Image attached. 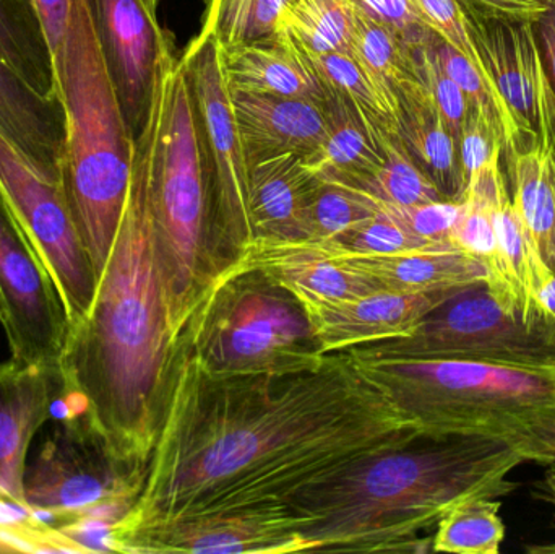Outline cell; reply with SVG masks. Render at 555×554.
Here are the masks:
<instances>
[{
	"label": "cell",
	"mask_w": 555,
	"mask_h": 554,
	"mask_svg": "<svg viewBox=\"0 0 555 554\" xmlns=\"http://www.w3.org/2000/svg\"><path fill=\"white\" fill-rule=\"evenodd\" d=\"M421 433L348 351L297 373L218 377L176 344L142 493L117 540L168 520L286 506L349 462Z\"/></svg>",
	"instance_id": "cell-1"
},
{
	"label": "cell",
	"mask_w": 555,
	"mask_h": 554,
	"mask_svg": "<svg viewBox=\"0 0 555 554\" xmlns=\"http://www.w3.org/2000/svg\"><path fill=\"white\" fill-rule=\"evenodd\" d=\"M153 117L133 146L122 220L88 314L62 357L68 412L85 413L117 458L149 467L168 392L176 340L156 260L150 210Z\"/></svg>",
	"instance_id": "cell-2"
},
{
	"label": "cell",
	"mask_w": 555,
	"mask_h": 554,
	"mask_svg": "<svg viewBox=\"0 0 555 554\" xmlns=\"http://www.w3.org/2000/svg\"><path fill=\"white\" fill-rule=\"evenodd\" d=\"M525 459L499 439L417 433L362 455L297 493L289 503L310 552L433 550L421 533L456 504L507 497Z\"/></svg>",
	"instance_id": "cell-3"
},
{
	"label": "cell",
	"mask_w": 555,
	"mask_h": 554,
	"mask_svg": "<svg viewBox=\"0 0 555 554\" xmlns=\"http://www.w3.org/2000/svg\"><path fill=\"white\" fill-rule=\"evenodd\" d=\"M348 351L421 433L476 435L555 465V364L400 360Z\"/></svg>",
	"instance_id": "cell-4"
},
{
	"label": "cell",
	"mask_w": 555,
	"mask_h": 554,
	"mask_svg": "<svg viewBox=\"0 0 555 554\" xmlns=\"http://www.w3.org/2000/svg\"><path fill=\"white\" fill-rule=\"evenodd\" d=\"M152 117L150 210L169 328L178 344L220 269L210 171L184 64L172 38L159 59Z\"/></svg>",
	"instance_id": "cell-5"
},
{
	"label": "cell",
	"mask_w": 555,
	"mask_h": 554,
	"mask_svg": "<svg viewBox=\"0 0 555 554\" xmlns=\"http://www.w3.org/2000/svg\"><path fill=\"white\" fill-rule=\"evenodd\" d=\"M54 72L67 114L61 184L100 280L122 220L135 140L101 57L85 0H72L67 33L54 52Z\"/></svg>",
	"instance_id": "cell-6"
},
{
	"label": "cell",
	"mask_w": 555,
	"mask_h": 554,
	"mask_svg": "<svg viewBox=\"0 0 555 554\" xmlns=\"http://www.w3.org/2000/svg\"><path fill=\"white\" fill-rule=\"evenodd\" d=\"M178 344L218 377L297 373L325 358L302 302L260 270L237 266L211 280Z\"/></svg>",
	"instance_id": "cell-7"
},
{
	"label": "cell",
	"mask_w": 555,
	"mask_h": 554,
	"mask_svg": "<svg viewBox=\"0 0 555 554\" xmlns=\"http://www.w3.org/2000/svg\"><path fill=\"white\" fill-rule=\"evenodd\" d=\"M146 467L117 458L85 413L67 412L25 468V504L62 529L116 527L145 484Z\"/></svg>",
	"instance_id": "cell-8"
},
{
	"label": "cell",
	"mask_w": 555,
	"mask_h": 554,
	"mask_svg": "<svg viewBox=\"0 0 555 554\" xmlns=\"http://www.w3.org/2000/svg\"><path fill=\"white\" fill-rule=\"evenodd\" d=\"M362 353L400 360L555 364V322L505 311L486 279L460 286L403 337L359 347Z\"/></svg>",
	"instance_id": "cell-9"
},
{
	"label": "cell",
	"mask_w": 555,
	"mask_h": 554,
	"mask_svg": "<svg viewBox=\"0 0 555 554\" xmlns=\"http://www.w3.org/2000/svg\"><path fill=\"white\" fill-rule=\"evenodd\" d=\"M202 149L214 189L218 269L231 266L256 240L250 217V165L224 72L223 46L201 28L182 52ZM218 272V273H220Z\"/></svg>",
	"instance_id": "cell-10"
},
{
	"label": "cell",
	"mask_w": 555,
	"mask_h": 554,
	"mask_svg": "<svg viewBox=\"0 0 555 554\" xmlns=\"http://www.w3.org/2000/svg\"><path fill=\"white\" fill-rule=\"evenodd\" d=\"M0 324L13 363L62 374L70 319L41 254L0 191Z\"/></svg>",
	"instance_id": "cell-11"
},
{
	"label": "cell",
	"mask_w": 555,
	"mask_h": 554,
	"mask_svg": "<svg viewBox=\"0 0 555 554\" xmlns=\"http://www.w3.org/2000/svg\"><path fill=\"white\" fill-rule=\"evenodd\" d=\"M0 191L51 270L72 327L90 311L98 280L61 182L42 178L0 137Z\"/></svg>",
	"instance_id": "cell-12"
},
{
	"label": "cell",
	"mask_w": 555,
	"mask_h": 554,
	"mask_svg": "<svg viewBox=\"0 0 555 554\" xmlns=\"http://www.w3.org/2000/svg\"><path fill=\"white\" fill-rule=\"evenodd\" d=\"M310 552L287 506L168 520L127 533L117 553L284 554Z\"/></svg>",
	"instance_id": "cell-13"
},
{
	"label": "cell",
	"mask_w": 555,
	"mask_h": 554,
	"mask_svg": "<svg viewBox=\"0 0 555 554\" xmlns=\"http://www.w3.org/2000/svg\"><path fill=\"white\" fill-rule=\"evenodd\" d=\"M482 70L507 106L517 132L514 150L543 146L541 64L531 20L460 3Z\"/></svg>",
	"instance_id": "cell-14"
},
{
	"label": "cell",
	"mask_w": 555,
	"mask_h": 554,
	"mask_svg": "<svg viewBox=\"0 0 555 554\" xmlns=\"http://www.w3.org/2000/svg\"><path fill=\"white\" fill-rule=\"evenodd\" d=\"M101 57L133 140L155 98L156 72L171 35L140 0H85Z\"/></svg>",
	"instance_id": "cell-15"
},
{
	"label": "cell",
	"mask_w": 555,
	"mask_h": 554,
	"mask_svg": "<svg viewBox=\"0 0 555 554\" xmlns=\"http://www.w3.org/2000/svg\"><path fill=\"white\" fill-rule=\"evenodd\" d=\"M460 286L429 293L390 289L335 302L302 305L323 355L403 337Z\"/></svg>",
	"instance_id": "cell-16"
},
{
	"label": "cell",
	"mask_w": 555,
	"mask_h": 554,
	"mask_svg": "<svg viewBox=\"0 0 555 554\" xmlns=\"http://www.w3.org/2000/svg\"><path fill=\"white\" fill-rule=\"evenodd\" d=\"M231 266L260 270L302 305L335 302L380 292V285L336 259L323 241L254 240Z\"/></svg>",
	"instance_id": "cell-17"
},
{
	"label": "cell",
	"mask_w": 555,
	"mask_h": 554,
	"mask_svg": "<svg viewBox=\"0 0 555 554\" xmlns=\"http://www.w3.org/2000/svg\"><path fill=\"white\" fill-rule=\"evenodd\" d=\"M64 397L62 374L25 364H0V501L26 510L29 446Z\"/></svg>",
	"instance_id": "cell-18"
},
{
	"label": "cell",
	"mask_w": 555,
	"mask_h": 554,
	"mask_svg": "<svg viewBox=\"0 0 555 554\" xmlns=\"http://www.w3.org/2000/svg\"><path fill=\"white\" fill-rule=\"evenodd\" d=\"M231 91L250 166L280 155L307 159L322 149L328 130L323 101Z\"/></svg>",
	"instance_id": "cell-19"
},
{
	"label": "cell",
	"mask_w": 555,
	"mask_h": 554,
	"mask_svg": "<svg viewBox=\"0 0 555 554\" xmlns=\"http://www.w3.org/2000/svg\"><path fill=\"white\" fill-rule=\"evenodd\" d=\"M0 137L42 178L61 182L67 114L61 94L44 96L0 57Z\"/></svg>",
	"instance_id": "cell-20"
},
{
	"label": "cell",
	"mask_w": 555,
	"mask_h": 554,
	"mask_svg": "<svg viewBox=\"0 0 555 554\" xmlns=\"http://www.w3.org/2000/svg\"><path fill=\"white\" fill-rule=\"evenodd\" d=\"M320 178L302 156L280 155L250 166V217L256 240L310 237V204Z\"/></svg>",
	"instance_id": "cell-21"
},
{
	"label": "cell",
	"mask_w": 555,
	"mask_h": 554,
	"mask_svg": "<svg viewBox=\"0 0 555 554\" xmlns=\"http://www.w3.org/2000/svg\"><path fill=\"white\" fill-rule=\"evenodd\" d=\"M395 101L398 136L408 155L446 201H465L466 181L459 145L426 85L421 80L406 85L397 91Z\"/></svg>",
	"instance_id": "cell-22"
},
{
	"label": "cell",
	"mask_w": 555,
	"mask_h": 554,
	"mask_svg": "<svg viewBox=\"0 0 555 554\" xmlns=\"http://www.w3.org/2000/svg\"><path fill=\"white\" fill-rule=\"evenodd\" d=\"M336 259L349 263L378 283L384 289L398 293H429L488 280L486 267L479 260L453 246L427 247L397 254L348 253L323 241Z\"/></svg>",
	"instance_id": "cell-23"
},
{
	"label": "cell",
	"mask_w": 555,
	"mask_h": 554,
	"mask_svg": "<svg viewBox=\"0 0 555 554\" xmlns=\"http://www.w3.org/2000/svg\"><path fill=\"white\" fill-rule=\"evenodd\" d=\"M323 107L328 123L326 139L322 149L306 159L307 165L319 178L365 191L384 163L380 129L336 94L325 93Z\"/></svg>",
	"instance_id": "cell-24"
},
{
	"label": "cell",
	"mask_w": 555,
	"mask_h": 554,
	"mask_svg": "<svg viewBox=\"0 0 555 554\" xmlns=\"http://www.w3.org/2000/svg\"><path fill=\"white\" fill-rule=\"evenodd\" d=\"M223 59L231 90L325 100L306 65L275 38L223 48Z\"/></svg>",
	"instance_id": "cell-25"
},
{
	"label": "cell",
	"mask_w": 555,
	"mask_h": 554,
	"mask_svg": "<svg viewBox=\"0 0 555 554\" xmlns=\"http://www.w3.org/2000/svg\"><path fill=\"white\" fill-rule=\"evenodd\" d=\"M507 163L508 192L533 240L547 272H555V165L550 153L540 149L511 150Z\"/></svg>",
	"instance_id": "cell-26"
},
{
	"label": "cell",
	"mask_w": 555,
	"mask_h": 554,
	"mask_svg": "<svg viewBox=\"0 0 555 554\" xmlns=\"http://www.w3.org/2000/svg\"><path fill=\"white\" fill-rule=\"evenodd\" d=\"M352 0H289L273 38L302 54L351 52Z\"/></svg>",
	"instance_id": "cell-27"
},
{
	"label": "cell",
	"mask_w": 555,
	"mask_h": 554,
	"mask_svg": "<svg viewBox=\"0 0 555 554\" xmlns=\"http://www.w3.org/2000/svg\"><path fill=\"white\" fill-rule=\"evenodd\" d=\"M0 57L39 93H59L54 57L31 0H0Z\"/></svg>",
	"instance_id": "cell-28"
},
{
	"label": "cell",
	"mask_w": 555,
	"mask_h": 554,
	"mask_svg": "<svg viewBox=\"0 0 555 554\" xmlns=\"http://www.w3.org/2000/svg\"><path fill=\"white\" fill-rule=\"evenodd\" d=\"M293 52L325 93L336 94L348 101L378 129L398 132L397 106L393 100L377 87L351 52L319 55Z\"/></svg>",
	"instance_id": "cell-29"
},
{
	"label": "cell",
	"mask_w": 555,
	"mask_h": 554,
	"mask_svg": "<svg viewBox=\"0 0 555 554\" xmlns=\"http://www.w3.org/2000/svg\"><path fill=\"white\" fill-rule=\"evenodd\" d=\"M351 54L365 68L377 87L393 100L406 85L420 81L416 59L403 39L384 23L356 7L352 23Z\"/></svg>",
	"instance_id": "cell-30"
},
{
	"label": "cell",
	"mask_w": 555,
	"mask_h": 554,
	"mask_svg": "<svg viewBox=\"0 0 555 554\" xmlns=\"http://www.w3.org/2000/svg\"><path fill=\"white\" fill-rule=\"evenodd\" d=\"M502 503L478 498L456 504L436 527L433 552L456 554H499L505 539Z\"/></svg>",
	"instance_id": "cell-31"
},
{
	"label": "cell",
	"mask_w": 555,
	"mask_h": 554,
	"mask_svg": "<svg viewBox=\"0 0 555 554\" xmlns=\"http://www.w3.org/2000/svg\"><path fill=\"white\" fill-rule=\"evenodd\" d=\"M384 163L364 192L387 207L406 208L446 201L434 182L411 159L398 132L380 130Z\"/></svg>",
	"instance_id": "cell-32"
},
{
	"label": "cell",
	"mask_w": 555,
	"mask_h": 554,
	"mask_svg": "<svg viewBox=\"0 0 555 554\" xmlns=\"http://www.w3.org/2000/svg\"><path fill=\"white\" fill-rule=\"evenodd\" d=\"M289 0H205L202 28L223 48L273 38Z\"/></svg>",
	"instance_id": "cell-33"
},
{
	"label": "cell",
	"mask_w": 555,
	"mask_h": 554,
	"mask_svg": "<svg viewBox=\"0 0 555 554\" xmlns=\"http://www.w3.org/2000/svg\"><path fill=\"white\" fill-rule=\"evenodd\" d=\"M380 208L367 192L320 178L310 204V240L336 241Z\"/></svg>",
	"instance_id": "cell-34"
},
{
	"label": "cell",
	"mask_w": 555,
	"mask_h": 554,
	"mask_svg": "<svg viewBox=\"0 0 555 554\" xmlns=\"http://www.w3.org/2000/svg\"><path fill=\"white\" fill-rule=\"evenodd\" d=\"M328 243H332L336 249L356 254H371V256L450 246V244H433L421 240L416 234L411 233L401 221H398L384 205L374 217L362 221L358 227L346 231L338 240L328 241Z\"/></svg>",
	"instance_id": "cell-35"
},
{
	"label": "cell",
	"mask_w": 555,
	"mask_h": 554,
	"mask_svg": "<svg viewBox=\"0 0 555 554\" xmlns=\"http://www.w3.org/2000/svg\"><path fill=\"white\" fill-rule=\"evenodd\" d=\"M429 35H427V38H429ZM427 38L421 44L411 48V52L416 59L417 74H420L421 81L426 85L427 90L433 94L453 139L459 142L472 103H469L468 96L463 93L462 88L442 70L439 62L434 57L429 44H427Z\"/></svg>",
	"instance_id": "cell-36"
},
{
	"label": "cell",
	"mask_w": 555,
	"mask_h": 554,
	"mask_svg": "<svg viewBox=\"0 0 555 554\" xmlns=\"http://www.w3.org/2000/svg\"><path fill=\"white\" fill-rule=\"evenodd\" d=\"M460 163H462L463 176L466 188L469 179L494 158H501L504 153V142L494 124L475 106L469 104L465 124L462 127L459 142Z\"/></svg>",
	"instance_id": "cell-37"
},
{
	"label": "cell",
	"mask_w": 555,
	"mask_h": 554,
	"mask_svg": "<svg viewBox=\"0 0 555 554\" xmlns=\"http://www.w3.org/2000/svg\"><path fill=\"white\" fill-rule=\"evenodd\" d=\"M541 64L543 91V149L555 165V0L550 12L531 20Z\"/></svg>",
	"instance_id": "cell-38"
},
{
	"label": "cell",
	"mask_w": 555,
	"mask_h": 554,
	"mask_svg": "<svg viewBox=\"0 0 555 554\" xmlns=\"http://www.w3.org/2000/svg\"><path fill=\"white\" fill-rule=\"evenodd\" d=\"M384 207L421 240L452 246L450 237L462 215L463 202L439 201L416 207Z\"/></svg>",
	"instance_id": "cell-39"
},
{
	"label": "cell",
	"mask_w": 555,
	"mask_h": 554,
	"mask_svg": "<svg viewBox=\"0 0 555 554\" xmlns=\"http://www.w3.org/2000/svg\"><path fill=\"white\" fill-rule=\"evenodd\" d=\"M411 2L427 28L433 29L453 48L459 49L485 74L479 55L476 54L475 46L466 29L462 7L456 0H411Z\"/></svg>",
	"instance_id": "cell-40"
},
{
	"label": "cell",
	"mask_w": 555,
	"mask_h": 554,
	"mask_svg": "<svg viewBox=\"0 0 555 554\" xmlns=\"http://www.w3.org/2000/svg\"><path fill=\"white\" fill-rule=\"evenodd\" d=\"M356 7L367 15L397 33L404 44L414 46L424 42L433 29L424 25L411 0H352Z\"/></svg>",
	"instance_id": "cell-41"
},
{
	"label": "cell",
	"mask_w": 555,
	"mask_h": 554,
	"mask_svg": "<svg viewBox=\"0 0 555 554\" xmlns=\"http://www.w3.org/2000/svg\"><path fill=\"white\" fill-rule=\"evenodd\" d=\"M33 9L41 23L42 31L48 39L52 57L61 48L70 22L72 0H31Z\"/></svg>",
	"instance_id": "cell-42"
},
{
	"label": "cell",
	"mask_w": 555,
	"mask_h": 554,
	"mask_svg": "<svg viewBox=\"0 0 555 554\" xmlns=\"http://www.w3.org/2000/svg\"><path fill=\"white\" fill-rule=\"evenodd\" d=\"M459 3L476 7L486 12L514 18L537 20L550 12L553 0H456Z\"/></svg>",
	"instance_id": "cell-43"
},
{
	"label": "cell",
	"mask_w": 555,
	"mask_h": 554,
	"mask_svg": "<svg viewBox=\"0 0 555 554\" xmlns=\"http://www.w3.org/2000/svg\"><path fill=\"white\" fill-rule=\"evenodd\" d=\"M534 308L555 322V272L534 293Z\"/></svg>",
	"instance_id": "cell-44"
},
{
	"label": "cell",
	"mask_w": 555,
	"mask_h": 554,
	"mask_svg": "<svg viewBox=\"0 0 555 554\" xmlns=\"http://www.w3.org/2000/svg\"><path fill=\"white\" fill-rule=\"evenodd\" d=\"M18 513H29V511L22 510V507L13 506V504H0V526H5V524H12V526H16L20 519H31L33 517H13V514Z\"/></svg>",
	"instance_id": "cell-45"
},
{
	"label": "cell",
	"mask_w": 555,
	"mask_h": 554,
	"mask_svg": "<svg viewBox=\"0 0 555 554\" xmlns=\"http://www.w3.org/2000/svg\"><path fill=\"white\" fill-rule=\"evenodd\" d=\"M546 491L547 497H550L551 503H553L555 507V465H553V471H551L550 474H547Z\"/></svg>",
	"instance_id": "cell-46"
},
{
	"label": "cell",
	"mask_w": 555,
	"mask_h": 554,
	"mask_svg": "<svg viewBox=\"0 0 555 554\" xmlns=\"http://www.w3.org/2000/svg\"><path fill=\"white\" fill-rule=\"evenodd\" d=\"M140 2L145 5V9L149 10L150 13H152L153 16H156L158 18V5L159 0H140Z\"/></svg>",
	"instance_id": "cell-47"
},
{
	"label": "cell",
	"mask_w": 555,
	"mask_h": 554,
	"mask_svg": "<svg viewBox=\"0 0 555 554\" xmlns=\"http://www.w3.org/2000/svg\"><path fill=\"white\" fill-rule=\"evenodd\" d=\"M530 552L555 553V545H551V546H531Z\"/></svg>",
	"instance_id": "cell-48"
},
{
	"label": "cell",
	"mask_w": 555,
	"mask_h": 554,
	"mask_svg": "<svg viewBox=\"0 0 555 554\" xmlns=\"http://www.w3.org/2000/svg\"><path fill=\"white\" fill-rule=\"evenodd\" d=\"M0 504H7V503H3V501H0Z\"/></svg>",
	"instance_id": "cell-49"
}]
</instances>
